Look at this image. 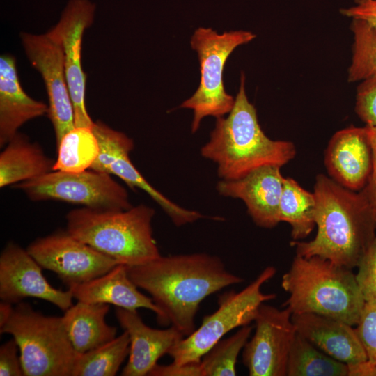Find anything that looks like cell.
I'll return each instance as SVG.
<instances>
[{
    "label": "cell",
    "mask_w": 376,
    "mask_h": 376,
    "mask_svg": "<svg viewBox=\"0 0 376 376\" xmlns=\"http://www.w3.org/2000/svg\"><path fill=\"white\" fill-rule=\"evenodd\" d=\"M127 269L130 279L159 308L158 324L173 327L185 337L196 329V315L207 297L244 281L219 257L205 253L160 256Z\"/></svg>",
    "instance_id": "1"
},
{
    "label": "cell",
    "mask_w": 376,
    "mask_h": 376,
    "mask_svg": "<svg viewBox=\"0 0 376 376\" xmlns=\"http://www.w3.org/2000/svg\"><path fill=\"white\" fill-rule=\"evenodd\" d=\"M313 194L317 233L307 242L293 240L296 255L319 256L352 269L376 237V217L361 191L350 190L324 174L316 176Z\"/></svg>",
    "instance_id": "2"
},
{
    "label": "cell",
    "mask_w": 376,
    "mask_h": 376,
    "mask_svg": "<svg viewBox=\"0 0 376 376\" xmlns=\"http://www.w3.org/2000/svg\"><path fill=\"white\" fill-rule=\"evenodd\" d=\"M235 104L226 118H217L209 141L201 150L203 157L217 165L222 180H232L267 164L282 166L296 155L288 141L272 140L258 123L256 109L246 95L242 73Z\"/></svg>",
    "instance_id": "3"
},
{
    "label": "cell",
    "mask_w": 376,
    "mask_h": 376,
    "mask_svg": "<svg viewBox=\"0 0 376 376\" xmlns=\"http://www.w3.org/2000/svg\"><path fill=\"white\" fill-rule=\"evenodd\" d=\"M292 314L314 313L357 325L365 299L351 269L319 256L296 255L281 279Z\"/></svg>",
    "instance_id": "4"
},
{
    "label": "cell",
    "mask_w": 376,
    "mask_h": 376,
    "mask_svg": "<svg viewBox=\"0 0 376 376\" xmlns=\"http://www.w3.org/2000/svg\"><path fill=\"white\" fill-rule=\"evenodd\" d=\"M155 210L146 205L123 210L74 209L66 215L67 230L97 251L126 266L161 256L152 235Z\"/></svg>",
    "instance_id": "5"
},
{
    "label": "cell",
    "mask_w": 376,
    "mask_h": 376,
    "mask_svg": "<svg viewBox=\"0 0 376 376\" xmlns=\"http://www.w3.org/2000/svg\"><path fill=\"white\" fill-rule=\"evenodd\" d=\"M0 333L17 343L25 376H72L77 352L62 317L45 315L21 301Z\"/></svg>",
    "instance_id": "6"
},
{
    "label": "cell",
    "mask_w": 376,
    "mask_h": 376,
    "mask_svg": "<svg viewBox=\"0 0 376 376\" xmlns=\"http://www.w3.org/2000/svg\"><path fill=\"white\" fill-rule=\"evenodd\" d=\"M276 272L274 267H266L242 290H230L220 295L217 309L203 317L198 329L170 350L168 354L173 363L182 365L199 362L229 331L253 322L260 306L276 297L275 293H264L261 290Z\"/></svg>",
    "instance_id": "7"
},
{
    "label": "cell",
    "mask_w": 376,
    "mask_h": 376,
    "mask_svg": "<svg viewBox=\"0 0 376 376\" xmlns=\"http://www.w3.org/2000/svg\"><path fill=\"white\" fill-rule=\"evenodd\" d=\"M256 38L249 31H231L218 33L211 28L197 29L191 38V48L197 52L201 79L197 90L180 107L194 112L191 132L194 133L206 116L217 118L228 113L235 104V97L228 94L223 82V71L228 56L238 46Z\"/></svg>",
    "instance_id": "8"
},
{
    "label": "cell",
    "mask_w": 376,
    "mask_h": 376,
    "mask_svg": "<svg viewBox=\"0 0 376 376\" xmlns=\"http://www.w3.org/2000/svg\"><path fill=\"white\" fill-rule=\"evenodd\" d=\"M13 187L35 201H63L97 210L132 207L127 190L110 174L92 169L77 173L52 171Z\"/></svg>",
    "instance_id": "9"
},
{
    "label": "cell",
    "mask_w": 376,
    "mask_h": 376,
    "mask_svg": "<svg viewBox=\"0 0 376 376\" xmlns=\"http://www.w3.org/2000/svg\"><path fill=\"white\" fill-rule=\"evenodd\" d=\"M26 250L42 269L54 272L68 287L95 279L120 264L67 230L36 239Z\"/></svg>",
    "instance_id": "10"
},
{
    "label": "cell",
    "mask_w": 376,
    "mask_h": 376,
    "mask_svg": "<svg viewBox=\"0 0 376 376\" xmlns=\"http://www.w3.org/2000/svg\"><path fill=\"white\" fill-rule=\"evenodd\" d=\"M256 330L242 350L250 376H285L289 351L297 333L287 308L262 304L254 319Z\"/></svg>",
    "instance_id": "11"
},
{
    "label": "cell",
    "mask_w": 376,
    "mask_h": 376,
    "mask_svg": "<svg viewBox=\"0 0 376 376\" xmlns=\"http://www.w3.org/2000/svg\"><path fill=\"white\" fill-rule=\"evenodd\" d=\"M92 130L97 139L100 151L89 169L115 175L131 189L139 188L144 191L162 208L177 226L193 223L203 218V215L198 212L185 209L172 202L143 178L129 157L134 148V142L131 138L100 120L94 122Z\"/></svg>",
    "instance_id": "12"
},
{
    "label": "cell",
    "mask_w": 376,
    "mask_h": 376,
    "mask_svg": "<svg viewBox=\"0 0 376 376\" xmlns=\"http://www.w3.org/2000/svg\"><path fill=\"white\" fill-rule=\"evenodd\" d=\"M20 38L28 59L45 82L49 100L47 115L53 125L57 146L75 127L61 46L47 33L22 32Z\"/></svg>",
    "instance_id": "13"
},
{
    "label": "cell",
    "mask_w": 376,
    "mask_h": 376,
    "mask_svg": "<svg viewBox=\"0 0 376 376\" xmlns=\"http://www.w3.org/2000/svg\"><path fill=\"white\" fill-rule=\"evenodd\" d=\"M95 6L89 0H70L58 22L47 33L61 46L68 89L74 109L75 127H92L85 104L86 75L81 65L85 30L93 22Z\"/></svg>",
    "instance_id": "14"
},
{
    "label": "cell",
    "mask_w": 376,
    "mask_h": 376,
    "mask_svg": "<svg viewBox=\"0 0 376 376\" xmlns=\"http://www.w3.org/2000/svg\"><path fill=\"white\" fill-rule=\"evenodd\" d=\"M42 267L26 249L8 242L0 255V299L17 304L25 298L35 297L55 305L65 311L73 305V296L56 289L47 281Z\"/></svg>",
    "instance_id": "15"
},
{
    "label": "cell",
    "mask_w": 376,
    "mask_h": 376,
    "mask_svg": "<svg viewBox=\"0 0 376 376\" xmlns=\"http://www.w3.org/2000/svg\"><path fill=\"white\" fill-rule=\"evenodd\" d=\"M280 169L274 164L261 166L240 178L221 180L217 190L222 196L243 201L258 226L274 228L281 222L279 205L285 178Z\"/></svg>",
    "instance_id": "16"
},
{
    "label": "cell",
    "mask_w": 376,
    "mask_h": 376,
    "mask_svg": "<svg viewBox=\"0 0 376 376\" xmlns=\"http://www.w3.org/2000/svg\"><path fill=\"white\" fill-rule=\"evenodd\" d=\"M324 164L337 183L354 191L363 189L372 169V148L366 126L351 125L336 132L325 150Z\"/></svg>",
    "instance_id": "17"
},
{
    "label": "cell",
    "mask_w": 376,
    "mask_h": 376,
    "mask_svg": "<svg viewBox=\"0 0 376 376\" xmlns=\"http://www.w3.org/2000/svg\"><path fill=\"white\" fill-rule=\"evenodd\" d=\"M116 316L130 337L128 361L121 372L123 376L148 375L157 361L185 338L171 326L164 329L147 326L137 311L116 307Z\"/></svg>",
    "instance_id": "18"
},
{
    "label": "cell",
    "mask_w": 376,
    "mask_h": 376,
    "mask_svg": "<svg viewBox=\"0 0 376 376\" xmlns=\"http://www.w3.org/2000/svg\"><path fill=\"white\" fill-rule=\"evenodd\" d=\"M296 331L331 358L349 367L367 361L362 343L353 326L314 314H292Z\"/></svg>",
    "instance_id": "19"
},
{
    "label": "cell",
    "mask_w": 376,
    "mask_h": 376,
    "mask_svg": "<svg viewBox=\"0 0 376 376\" xmlns=\"http://www.w3.org/2000/svg\"><path fill=\"white\" fill-rule=\"evenodd\" d=\"M47 112V104L31 98L23 90L15 57L2 54L0 57V146H5L23 124Z\"/></svg>",
    "instance_id": "20"
},
{
    "label": "cell",
    "mask_w": 376,
    "mask_h": 376,
    "mask_svg": "<svg viewBox=\"0 0 376 376\" xmlns=\"http://www.w3.org/2000/svg\"><path fill=\"white\" fill-rule=\"evenodd\" d=\"M138 288L123 264L117 265L91 281L68 287L77 301L113 304L133 311L144 308L158 315L159 310L152 298L142 294Z\"/></svg>",
    "instance_id": "21"
},
{
    "label": "cell",
    "mask_w": 376,
    "mask_h": 376,
    "mask_svg": "<svg viewBox=\"0 0 376 376\" xmlns=\"http://www.w3.org/2000/svg\"><path fill=\"white\" fill-rule=\"evenodd\" d=\"M109 311L107 304L77 301L64 311L63 324L77 353L88 352L116 337V327L105 321Z\"/></svg>",
    "instance_id": "22"
},
{
    "label": "cell",
    "mask_w": 376,
    "mask_h": 376,
    "mask_svg": "<svg viewBox=\"0 0 376 376\" xmlns=\"http://www.w3.org/2000/svg\"><path fill=\"white\" fill-rule=\"evenodd\" d=\"M54 162L38 143L18 132L0 154V187L43 175L53 171Z\"/></svg>",
    "instance_id": "23"
},
{
    "label": "cell",
    "mask_w": 376,
    "mask_h": 376,
    "mask_svg": "<svg viewBox=\"0 0 376 376\" xmlns=\"http://www.w3.org/2000/svg\"><path fill=\"white\" fill-rule=\"evenodd\" d=\"M316 201L313 193L304 189L291 178H285L279 205L280 221L291 226L293 240L308 237L315 226Z\"/></svg>",
    "instance_id": "24"
},
{
    "label": "cell",
    "mask_w": 376,
    "mask_h": 376,
    "mask_svg": "<svg viewBox=\"0 0 376 376\" xmlns=\"http://www.w3.org/2000/svg\"><path fill=\"white\" fill-rule=\"evenodd\" d=\"M288 376H349V366L318 349L297 332L287 361Z\"/></svg>",
    "instance_id": "25"
},
{
    "label": "cell",
    "mask_w": 376,
    "mask_h": 376,
    "mask_svg": "<svg viewBox=\"0 0 376 376\" xmlns=\"http://www.w3.org/2000/svg\"><path fill=\"white\" fill-rule=\"evenodd\" d=\"M56 148L53 171L71 173L89 169L100 151L92 127H75L63 136Z\"/></svg>",
    "instance_id": "26"
},
{
    "label": "cell",
    "mask_w": 376,
    "mask_h": 376,
    "mask_svg": "<svg viewBox=\"0 0 376 376\" xmlns=\"http://www.w3.org/2000/svg\"><path fill=\"white\" fill-rule=\"evenodd\" d=\"M130 352V337L124 331L113 340L84 353H77L72 376H113Z\"/></svg>",
    "instance_id": "27"
},
{
    "label": "cell",
    "mask_w": 376,
    "mask_h": 376,
    "mask_svg": "<svg viewBox=\"0 0 376 376\" xmlns=\"http://www.w3.org/2000/svg\"><path fill=\"white\" fill-rule=\"evenodd\" d=\"M251 332V326H242L228 338L218 341L200 361L201 376L236 375L238 356Z\"/></svg>",
    "instance_id": "28"
},
{
    "label": "cell",
    "mask_w": 376,
    "mask_h": 376,
    "mask_svg": "<svg viewBox=\"0 0 376 376\" xmlns=\"http://www.w3.org/2000/svg\"><path fill=\"white\" fill-rule=\"evenodd\" d=\"M350 29L353 44L347 81H361L376 75V30L359 19H352Z\"/></svg>",
    "instance_id": "29"
},
{
    "label": "cell",
    "mask_w": 376,
    "mask_h": 376,
    "mask_svg": "<svg viewBox=\"0 0 376 376\" xmlns=\"http://www.w3.org/2000/svg\"><path fill=\"white\" fill-rule=\"evenodd\" d=\"M364 347L367 361L376 366V301H365L355 328Z\"/></svg>",
    "instance_id": "30"
},
{
    "label": "cell",
    "mask_w": 376,
    "mask_h": 376,
    "mask_svg": "<svg viewBox=\"0 0 376 376\" xmlns=\"http://www.w3.org/2000/svg\"><path fill=\"white\" fill-rule=\"evenodd\" d=\"M354 110L365 125L376 127V75L360 81L356 91Z\"/></svg>",
    "instance_id": "31"
},
{
    "label": "cell",
    "mask_w": 376,
    "mask_h": 376,
    "mask_svg": "<svg viewBox=\"0 0 376 376\" xmlns=\"http://www.w3.org/2000/svg\"><path fill=\"white\" fill-rule=\"evenodd\" d=\"M357 267L356 279L365 301H376V237Z\"/></svg>",
    "instance_id": "32"
},
{
    "label": "cell",
    "mask_w": 376,
    "mask_h": 376,
    "mask_svg": "<svg viewBox=\"0 0 376 376\" xmlns=\"http://www.w3.org/2000/svg\"><path fill=\"white\" fill-rule=\"evenodd\" d=\"M18 350L17 343L13 338L1 345V376L24 375L20 355H18Z\"/></svg>",
    "instance_id": "33"
},
{
    "label": "cell",
    "mask_w": 376,
    "mask_h": 376,
    "mask_svg": "<svg viewBox=\"0 0 376 376\" xmlns=\"http://www.w3.org/2000/svg\"><path fill=\"white\" fill-rule=\"evenodd\" d=\"M339 11L342 15L362 20L376 30V0H355L352 6L342 8Z\"/></svg>",
    "instance_id": "34"
},
{
    "label": "cell",
    "mask_w": 376,
    "mask_h": 376,
    "mask_svg": "<svg viewBox=\"0 0 376 376\" xmlns=\"http://www.w3.org/2000/svg\"><path fill=\"white\" fill-rule=\"evenodd\" d=\"M372 148V169L368 180L361 191L372 207L376 217V127L365 125Z\"/></svg>",
    "instance_id": "35"
},
{
    "label": "cell",
    "mask_w": 376,
    "mask_h": 376,
    "mask_svg": "<svg viewBox=\"0 0 376 376\" xmlns=\"http://www.w3.org/2000/svg\"><path fill=\"white\" fill-rule=\"evenodd\" d=\"M150 376H201L200 361L182 365L171 363L169 365L157 363L150 371Z\"/></svg>",
    "instance_id": "36"
},
{
    "label": "cell",
    "mask_w": 376,
    "mask_h": 376,
    "mask_svg": "<svg viewBox=\"0 0 376 376\" xmlns=\"http://www.w3.org/2000/svg\"><path fill=\"white\" fill-rule=\"evenodd\" d=\"M349 376H376V366L366 362L349 367Z\"/></svg>",
    "instance_id": "37"
},
{
    "label": "cell",
    "mask_w": 376,
    "mask_h": 376,
    "mask_svg": "<svg viewBox=\"0 0 376 376\" xmlns=\"http://www.w3.org/2000/svg\"><path fill=\"white\" fill-rule=\"evenodd\" d=\"M14 307L6 301L0 302V328L3 327L10 319Z\"/></svg>",
    "instance_id": "38"
}]
</instances>
